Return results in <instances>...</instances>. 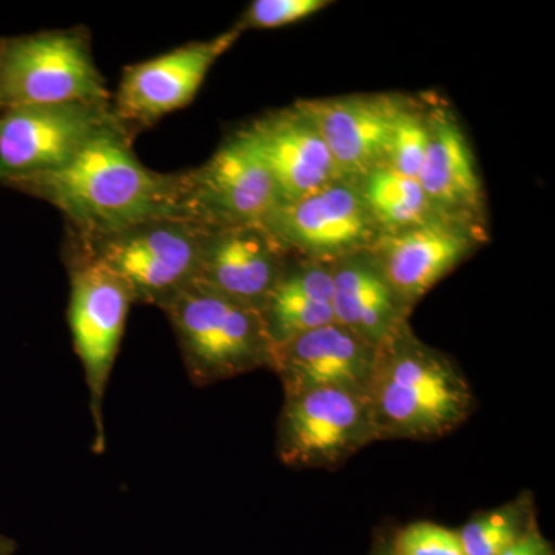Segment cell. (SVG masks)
<instances>
[{
    "label": "cell",
    "mask_w": 555,
    "mask_h": 555,
    "mask_svg": "<svg viewBox=\"0 0 555 555\" xmlns=\"http://www.w3.org/2000/svg\"><path fill=\"white\" fill-rule=\"evenodd\" d=\"M3 185L60 208L79 241L152 219H182L179 173L147 169L134 155L131 133L122 124L98 134L68 166Z\"/></svg>",
    "instance_id": "obj_1"
},
{
    "label": "cell",
    "mask_w": 555,
    "mask_h": 555,
    "mask_svg": "<svg viewBox=\"0 0 555 555\" xmlns=\"http://www.w3.org/2000/svg\"><path fill=\"white\" fill-rule=\"evenodd\" d=\"M367 400L378 441L447 437L476 409L459 364L416 337L411 324L378 347Z\"/></svg>",
    "instance_id": "obj_2"
},
{
    "label": "cell",
    "mask_w": 555,
    "mask_h": 555,
    "mask_svg": "<svg viewBox=\"0 0 555 555\" xmlns=\"http://www.w3.org/2000/svg\"><path fill=\"white\" fill-rule=\"evenodd\" d=\"M196 386L273 366V343L257 309L192 283L160 308Z\"/></svg>",
    "instance_id": "obj_3"
},
{
    "label": "cell",
    "mask_w": 555,
    "mask_h": 555,
    "mask_svg": "<svg viewBox=\"0 0 555 555\" xmlns=\"http://www.w3.org/2000/svg\"><path fill=\"white\" fill-rule=\"evenodd\" d=\"M65 102H112L87 30L0 38V112Z\"/></svg>",
    "instance_id": "obj_4"
},
{
    "label": "cell",
    "mask_w": 555,
    "mask_h": 555,
    "mask_svg": "<svg viewBox=\"0 0 555 555\" xmlns=\"http://www.w3.org/2000/svg\"><path fill=\"white\" fill-rule=\"evenodd\" d=\"M68 324L86 372L93 418V451H105L104 400L134 299L127 284L73 241L68 250Z\"/></svg>",
    "instance_id": "obj_5"
},
{
    "label": "cell",
    "mask_w": 555,
    "mask_h": 555,
    "mask_svg": "<svg viewBox=\"0 0 555 555\" xmlns=\"http://www.w3.org/2000/svg\"><path fill=\"white\" fill-rule=\"evenodd\" d=\"M201 235L193 222L160 218L75 243L127 284L134 305L160 309L195 281Z\"/></svg>",
    "instance_id": "obj_6"
},
{
    "label": "cell",
    "mask_w": 555,
    "mask_h": 555,
    "mask_svg": "<svg viewBox=\"0 0 555 555\" xmlns=\"http://www.w3.org/2000/svg\"><path fill=\"white\" fill-rule=\"evenodd\" d=\"M378 441L366 393L326 387L284 396L276 454L295 469H334Z\"/></svg>",
    "instance_id": "obj_7"
},
{
    "label": "cell",
    "mask_w": 555,
    "mask_h": 555,
    "mask_svg": "<svg viewBox=\"0 0 555 555\" xmlns=\"http://www.w3.org/2000/svg\"><path fill=\"white\" fill-rule=\"evenodd\" d=\"M119 124L112 102H65L0 112V184L68 166L98 134Z\"/></svg>",
    "instance_id": "obj_8"
},
{
    "label": "cell",
    "mask_w": 555,
    "mask_h": 555,
    "mask_svg": "<svg viewBox=\"0 0 555 555\" xmlns=\"http://www.w3.org/2000/svg\"><path fill=\"white\" fill-rule=\"evenodd\" d=\"M283 206L272 175L233 133L196 169L179 173V210L203 229L262 224Z\"/></svg>",
    "instance_id": "obj_9"
},
{
    "label": "cell",
    "mask_w": 555,
    "mask_h": 555,
    "mask_svg": "<svg viewBox=\"0 0 555 555\" xmlns=\"http://www.w3.org/2000/svg\"><path fill=\"white\" fill-rule=\"evenodd\" d=\"M262 224L292 257L324 264L363 254L383 235L356 184L345 179L283 204Z\"/></svg>",
    "instance_id": "obj_10"
},
{
    "label": "cell",
    "mask_w": 555,
    "mask_h": 555,
    "mask_svg": "<svg viewBox=\"0 0 555 555\" xmlns=\"http://www.w3.org/2000/svg\"><path fill=\"white\" fill-rule=\"evenodd\" d=\"M243 31L233 25L217 38L190 42L153 60L131 65L124 72L113 112L127 130L150 127L189 105L196 96L208 69L222 56Z\"/></svg>",
    "instance_id": "obj_11"
},
{
    "label": "cell",
    "mask_w": 555,
    "mask_h": 555,
    "mask_svg": "<svg viewBox=\"0 0 555 555\" xmlns=\"http://www.w3.org/2000/svg\"><path fill=\"white\" fill-rule=\"evenodd\" d=\"M488 241V229L437 218L400 232L383 233L367 254L401 301L414 310L430 288Z\"/></svg>",
    "instance_id": "obj_12"
},
{
    "label": "cell",
    "mask_w": 555,
    "mask_h": 555,
    "mask_svg": "<svg viewBox=\"0 0 555 555\" xmlns=\"http://www.w3.org/2000/svg\"><path fill=\"white\" fill-rule=\"evenodd\" d=\"M400 93H360L298 101L326 142L339 179L357 182L369 171L386 166L390 134Z\"/></svg>",
    "instance_id": "obj_13"
},
{
    "label": "cell",
    "mask_w": 555,
    "mask_h": 555,
    "mask_svg": "<svg viewBox=\"0 0 555 555\" xmlns=\"http://www.w3.org/2000/svg\"><path fill=\"white\" fill-rule=\"evenodd\" d=\"M291 257L264 224L203 229L193 283L261 312Z\"/></svg>",
    "instance_id": "obj_14"
},
{
    "label": "cell",
    "mask_w": 555,
    "mask_h": 555,
    "mask_svg": "<svg viewBox=\"0 0 555 555\" xmlns=\"http://www.w3.org/2000/svg\"><path fill=\"white\" fill-rule=\"evenodd\" d=\"M235 133L272 175L283 204L339 179L326 142L297 102L251 120Z\"/></svg>",
    "instance_id": "obj_15"
},
{
    "label": "cell",
    "mask_w": 555,
    "mask_h": 555,
    "mask_svg": "<svg viewBox=\"0 0 555 555\" xmlns=\"http://www.w3.org/2000/svg\"><path fill=\"white\" fill-rule=\"evenodd\" d=\"M377 352L378 347L331 323L273 347L272 371L283 383L284 396L326 387L367 396Z\"/></svg>",
    "instance_id": "obj_16"
},
{
    "label": "cell",
    "mask_w": 555,
    "mask_h": 555,
    "mask_svg": "<svg viewBox=\"0 0 555 555\" xmlns=\"http://www.w3.org/2000/svg\"><path fill=\"white\" fill-rule=\"evenodd\" d=\"M430 138L418 179L441 218L488 229L486 195L476 156L448 104L430 100Z\"/></svg>",
    "instance_id": "obj_17"
},
{
    "label": "cell",
    "mask_w": 555,
    "mask_h": 555,
    "mask_svg": "<svg viewBox=\"0 0 555 555\" xmlns=\"http://www.w3.org/2000/svg\"><path fill=\"white\" fill-rule=\"evenodd\" d=\"M335 323L374 347L409 326V309L367 251L332 264Z\"/></svg>",
    "instance_id": "obj_18"
},
{
    "label": "cell",
    "mask_w": 555,
    "mask_h": 555,
    "mask_svg": "<svg viewBox=\"0 0 555 555\" xmlns=\"http://www.w3.org/2000/svg\"><path fill=\"white\" fill-rule=\"evenodd\" d=\"M332 264L291 257L261 308L273 347L335 323Z\"/></svg>",
    "instance_id": "obj_19"
},
{
    "label": "cell",
    "mask_w": 555,
    "mask_h": 555,
    "mask_svg": "<svg viewBox=\"0 0 555 555\" xmlns=\"http://www.w3.org/2000/svg\"><path fill=\"white\" fill-rule=\"evenodd\" d=\"M356 184L383 233L425 224L441 218L423 192L418 179L404 177L392 167L379 166Z\"/></svg>",
    "instance_id": "obj_20"
},
{
    "label": "cell",
    "mask_w": 555,
    "mask_h": 555,
    "mask_svg": "<svg viewBox=\"0 0 555 555\" xmlns=\"http://www.w3.org/2000/svg\"><path fill=\"white\" fill-rule=\"evenodd\" d=\"M537 526L534 499L524 492L495 509L477 514L459 531L466 555H500Z\"/></svg>",
    "instance_id": "obj_21"
},
{
    "label": "cell",
    "mask_w": 555,
    "mask_h": 555,
    "mask_svg": "<svg viewBox=\"0 0 555 555\" xmlns=\"http://www.w3.org/2000/svg\"><path fill=\"white\" fill-rule=\"evenodd\" d=\"M430 100L406 94L393 120L387 166L404 177H418L430 138Z\"/></svg>",
    "instance_id": "obj_22"
},
{
    "label": "cell",
    "mask_w": 555,
    "mask_h": 555,
    "mask_svg": "<svg viewBox=\"0 0 555 555\" xmlns=\"http://www.w3.org/2000/svg\"><path fill=\"white\" fill-rule=\"evenodd\" d=\"M328 5L332 2L327 0H255L244 11L235 27L243 33L284 27L306 20Z\"/></svg>",
    "instance_id": "obj_23"
},
{
    "label": "cell",
    "mask_w": 555,
    "mask_h": 555,
    "mask_svg": "<svg viewBox=\"0 0 555 555\" xmlns=\"http://www.w3.org/2000/svg\"><path fill=\"white\" fill-rule=\"evenodd\" d=\"M397 555H466L459 531L434 521H416L392 539Z\"/></svg>",
    "instance_id": "obj_24"
},
{
    "label": "cell",
    "mask_w": 555,
    "mask_h": 555,
    "mask_svg": "<svg viewBox=\"0 0 555 555\" xmlns=\"http://www.w3.org/2000/svg\"><path fill=\"white\" fill-rule=\"evenodd\" d=\"M500 555H555L553 543L534 526L525 537Z\"/></svg>",
    "instance_id": "obj_25"
},
{
    "label": "cell",
    "mask_w": 555,
    "mask_h": 555,
    "mask_svg": "<svg viewBox=\"0 0 555 555\" xmlns=\"http://www.w3.org/2000/svg\"><path fill=\"white\" fill-rule=\"evenodd\" d=\"M17 545L10 537L0 534V555H13L16 553Z\"/></svg>",
    "instance_id": "obj_26"
},
{
    "label": "cell",
    "mask_w": 555,
    "mask_h": 555,
    "mask_svg": "<svg viewBox=\"0 0 555 555\" xmlns=\"http://www.w3.org/2000/svg\"><path fill=\"white\" fill-rule=\"evenodd\" d=\"M372 555H397L393 550L392 540H382L378 545H375Z\"/></svg>",
    "instance_id": "obj_27"
}]
</instances>
